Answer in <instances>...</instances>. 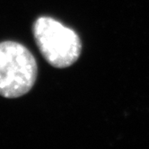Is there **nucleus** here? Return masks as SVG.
<instances>
[{"label":"nucleus","mask_w":149,"mask_h":149,"mask_svg":"<svg viewBox=\"0 0 149 149\" xmlns=\"http://www.w3.org/2000/svg\"><path fill=\"white\" fill-rule=\"evenodd\" d=\"M38 74L31 52L15 41L0 42V95L17 98L33 87Z\"/></svg>","instance_id":"nucleus-1"},{"label":"nucleus","mask_w":149,"mask_h":149,"mask_svg":"<svg viewBox=\"0 0 149 149\" xmlns=\"http://www.w3.org/2000/svg\"><path fill=\"white\" fill-rule=\"evenodd\" d=\"M33 36L41 55L54 68L70 67L81 54L82 43L77 33L51 17L36 20Z\"/></svg>","instance_id":"nucleus-2"}]
</instances>
